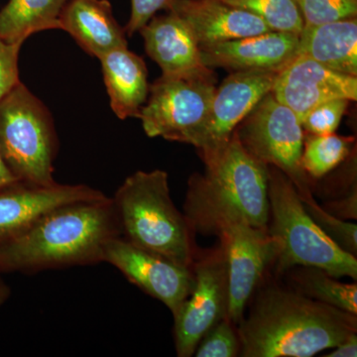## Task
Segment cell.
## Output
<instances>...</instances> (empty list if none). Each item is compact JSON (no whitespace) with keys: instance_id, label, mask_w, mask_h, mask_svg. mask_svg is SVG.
Here are the masks:
<instances>
[{"instance_id":"6da1fadb","label":"cell","mask_w":357,"mask_h":357,"mask_svg":"<svg viewBox=\"0 0 357 357\" xmlns=\"http://www.w3.org/2000/svg\"><path fill=\"white\" fill-rule=\"evenodd\" d=\"M356 316L293 288L268 286L238 324L239 356H316L357 333Z\"/></svg>"},{"instance_id":"7a4b0ae2","label":"cell","mask_w":357,"mask_h":357,"mask_svg":"<svg viewBox=\"0 0 357 357\" xmlns=\"http://www.w3.org/2000/svg\"><path fill=\"white\" fill-rule=\"evenodd\" d=\"M117 236L121 231L112 198L64 204L0 244V274L96 264Z\"/></svg>"},{"instance_id":"3957f363","label":"cell","mask_w":357,"mask_h":357,"mask_svg":"<svg viewBox=\"0 0 357 357\" xmlns=\"http://www.w3.org/2000/svg\"><path fill=\"white\" fill-rule=\"evenodd\" d=\"M203 161L206 172L190 178L183 213L194 234H213L220 222L232 220L268 229V166L249 154L234 132Z\"/></svg>"},{"instance_id":"277c9868","label":"cell","mask_w":357,"mask_h":357,"mask_svg":"<svg viewBox=\"0 0 357 357\" xmlns=\"http://www.w3.org/2000/svg\"><path fill=\"white\" fill-rule=\"evenodd\" d=\"M112 199L124 239L192 268L197 255L195 234L174 204L165 171H137L124 180Z\"/></svg>"},{"instance_id":"5b68a950","label":"cell","mask_w":357,"mask_h":357,"mask_svg":"<svg viewBox=\"0 0 357 357\" xmlns=\"http://www.w3.org/2000/svg\"><path fill=\"white\" fill-rule=\"evenodd\" d=\"M268 231L276 244L279 273L294 267H316L335 278L356 280L357 259L319 229L307 213L297 188L282 171L268 166Z\"/></svg>"},{"instance_id":"8992f818","label":"cell","mask_w":357,"mask_h":357,"mask_svg":"<svg viewBox=\"0 0 357 357\" xmlns=\"http://www.w3.org/2000/svg\"><path fill=\"white\" fill-rule=\"evenodd\" d=\"M57 135L44 103L20 83L0 102V154L16 178L55 184Z\"/></svg>"},{"instance_id":"52a82bcc","label":"cell","mask_w":357,"mask_h":357,"mask_svg":"<svg viewBox=\"0 0 357 357\" xmlns=\"http://www.w3.org/2000/svg\"><path fill=\"white\" fill-rule=\"evenodd\" d=\"M234 133L249 154L285 174L301 199L312 197L309 176L301 165L305 140L302 123L272 91L263 96Z\"/></svg>"},{"instance_id":"ba28073f","label":"cell","mask_w":357,"mask_h":357,"mask_svg":"<svg viewBox=\"0 0 357 357\" xmlns=\"http://www.w3.org/2000/svg\"><path fill=\"white\" fill-rule=\"evenodd\" d=\"M217 79L161 76L150 86L139 119L149 137L191 144L206 121Z\"/></svg>"},{"instance_id":"9c48e42d","label":"cell","mask_w":357,"mask_h":357,"mask_svg":"<svg viewBox=\"0 0 357 357\" xmlns=\"http://www.w3.org/2000/svg\"><path fill=\"white\" fill-rule=\"evenodd\" d=\"M192 272L191 292L173 316L178 357L195 356L202 338L227 317L229 274L222 246L196 255Z\"/></svg>"},{"instance_id":"30bf717a","label":"cell","mask_w":357,"mask_h":357,"mask_svg":"<svg viewBox=\"0 0 357 357\" xmlns=\"http://www.w3.org/2000/svg\"><path fill=\"white\" fill-rule=\"evenodd\" d=\"M213 234L225 251L229 274L227 318L238 325L249 299L274 262L276 244L268 229H258L243 220L220 222Z\"/></svg>"},{"instance_id":"8fae6325","label":"cell","mask_w":357,"mask_h":357,"mask_svg":"<svg viewBox=\"0 0 357 357\" xmlns=\"http://www.w3.org/2000/svg\"><path fill=\"white\" fill-rule=\"evenodd\" d=\"M279 72H234L217 88L206 121L192 145L204 160L225 146L238 124L258 102L272 91Z\"/></svg>"},{"instance_id":"7c38bea8","label":"cell","mask_w":357,"mask_h":357,"mask_svg":"<svg viewBox=\"0 0 357 357\" xmlns=\"http://www.w3.org/2000/svg\"><path fill=\"white\" fill-rule=\"evenodd\" d=\"M109 263L143 292L165 305L173 316L187 299L192 286V268L138 248L122 236L110 239L103 249Z\"/></svg>"},{"instance_id":"4fadbf2b","label":"cell","mask_w":357,"mask_h":357,"mask_svg":"<svg viewBox=\"0 0 357 357\" xmlns=\"http://www.w3.org/2000/svg\"><path fill=\"white\" fill-rule=\"evenodd\" d=\"M88 185H37L17 181L0 188V244L24 231L49 211L77 202L107 198Z\"/></svg>"},{"instance_id":"5bb4252c","label":"cell","mask_w":357,"mask_h":357,"mask_svg":"<svg viewBox=\"0 0 357 357\" xmlns=\"http://www.w3.org/2000/svg\"><path fill=\"white\" fill-rule=\"evenodd\" d=\"M272 93L302 123L321 103L335 98L356 102L357 77L340 74L312 59L297 56L279 72Z\"/></svg>"},{"instance_id":"9a60e30c","label":"cell","mask_w":357,"mask_h":357,"mask_svg":"<svg viewBox=\"0 0 357 357\" xmlns=\"http://www.w3.org/2000/svg\"><path fill=\"white\" fill-rule=\"evenodd\" d=\"M145 51L162 70V76L178 79L213 77L204 64L199 44L191 28L180 16L168 11L154 16L139 30Z\"/></svg>"},{"instance_id":"2e32d148","label":"cell","mask_w":357,"mask_h":357,"mask_svg":"<svg viewBox=\"0 0 357 357\" xmlns=\"http://www.w3.org/2000/svg\"><path fill=\"white\" fill-rule=\"evenodd\" d=\"M298 36L293 33L270 31L255 36L203 45L202 59L206 67L229 72L264 70L280 72L297 57Z\"/></svg>"},{"instance_id":"e0dca14e","label":"cell","mask_w":357,"mask_h":357,"mask_svg":"<svg viewBox=\"0 0 357 357\" xmlns=\"http://www.w3.org/2000/svg\"><path fill=\"white\" fill-rule=\"evenodd\" d=\"M169 10L189 25L199 46L273 31L255 14L220 0H174Z\"/></svg>"},{"instance_id":"ac0fdd59","label":"cell","mask_w":357,"mask_h":357,"mask_svg":"<svg viewBox=\"0 0 357 357\" xmlns=\"http://www.w3.org/2000/svg\"><path fill=\"white\" fill-rule=\"evenodd\" d=\"M59 21L60 29L93 57L128 47L126 29L115 20L109 0H69Z\"/></svg>"},{"instance_id":"d6986e66","label":"cell","mask_w":357,"mask_h":357,"mask_svg":"<svg viewBox=\"0 0 357 357\" xmlns=\"http://www.w3.org/2000/svg\"><path fill=\"white\" fill-rule=\"evenodd\" d=\"M98 60L115 115L119 119H139L150 88L144 60L128 50V47L110 51Z\"/></svg>"},{"instance_id":"ffe728a7","label":"cell","mask_w":357,"mask_h":357,"mask_svg":"<svg viewBox=\"0 0 357 357\" xmlns=\"http://www.w3.org/2000/svg\"><path fill=\"white\" fill-rule=\"evenodd\" d=\"M297 56L328 69L357 77V20L304 26L298 36Z\"/></svg>"},{"instance_id":"44dd1931","label":"cell","mask_w":357,"mask_h":357,"mask_svg":"<svg viewBox=\"0 0 357 357\" xmlns=\"http://www.w3.org/2000/svg\"><path fill=\"white\" fill-rule=\"evenodd\" d=\"M69 0H9L0 10V39L23 44L33 34L60 29L61 13Z\"/></svg>"},{"instance_id":"7402d4cb","label":"cell","mask_w":357,"mask_h":357,"mask_svg":"<svg viewBox=\"0 0 357 357\" xmlns=\"http://www.w3.org/2000/svg\"><path fill=\"white\" fill-rule=\"evenodd\" d=\"M294 290L342 311L357 314L356 283H342L316 267L290 269Z\"/></svg>"},{"instance_id":"603a6c76","label":"cell","mask_w":357,"mask_h":357,"mask_svg":"<svg viewBox=\"0 0 357 357\" xmlns=\"http://www.w3.org/2000/svg\"><path fill=\"white\" fill-rule=\"evenodd\" d=\"M354 143L351 136L335 133L305 136L301 165L309 177H324L349 157Z\"/></svg>"},{"instance_id":"cb8c5ba5","label":"cell","mask_w":357,"mask_h":357,"mask_svg":"<svg viewBox=\"0 0 357 357\" xmlns=\"http://www.w3.org/2000/svg\"><path fill=\"white\" fill-rule=\"evenodd\" d=\"M261 18L273 31L299 35L304 20L295 0H220Z\"/></svg>"},{"instance_id":"d4e9b609","label":"cell","mask_w":357,"mask_h":357,"mask_svg":"<svg viewBox=\"0 0 357 357\" xmlns=\"http://www.w3.org/2000/svg\"><path fill=\"white\" fill-rule=\"evenodd\" d=\"M305 208L319 229L345 252L357 256V225L326 211L312 197L302 199Z\"/></svg>"},{"instance_id":"484cf974","label":"cell","mask_w":357,"mask_h":357,"mask_svg":"<svg viewBox=\"0 0 357 357\" xmlns=\"http://www.w3.org/2000/svg\"><path fill=\"white\" fill-rule=\"evenodd\" d=\"M305 26H316L357 16V0H295Z\"/></svg>"},{"instance_id":"4316f807","label":"cell","mask_w":357,"mask_h":357,"mask_svg":"<svg viewBox=\"0 0 357 357\" xmlns=\"http://www.w3.org/2000/svg\"><path fill=\"white\" fill-rule=\"evenodd\" d=\"M225 318L206 333L197 347V357H234L241 352L238 331Z\"/></svg>"},{"instance_id":"83f0119b","label":"cell","mask_w":357,"mask_h":357,"mask_svg":"<svg viewBox=\"0 0 357 357\" xmlns=\"http://www.w3.org/2000/svg\"><path fill=\"white\" fill-rule=\"evenodd\" d=\"M351 100L335 98L314 107L302 121L304 131L310 135H328L335 133Z\"/></svg>"},{"instance_id":"f1b7e54d","label":"cell","mask_w":357,"mask_h":357,"mask_svg":"<svg viewBox=\"0 0 357 357\" xmlns=\"http://www.w3.org/2000/svg\"><path fill=\"white\" fill-rule=\"evenodd\" d=\"M22 45L0 39V102L21 83L18 61Z\"/></svg>"},{"instance_id":"f546056e","label":"cell","mask_w":357,"mask_h":357,"mask_svg":"<svg viewBox=\"0 0 357 357\" xmlns=\"http://www.w3.org/2000/svg\"><path fill=\"white\" fill-rule=\"evenodd\" d=\"M174 0H131V14L128 25L124 28L126 34L132 36L139 32L159 10H169Z\"/></svg>"},{"instance_id":"4dcf8cb0","label":"cell","mask_w":357,"mask_h":357,"mask_svg":"<svg viewBox=\"0 0 357 357\" xmlns=\"http://www.w3.org/2000/svg\"><path fill=\"white\" fill-rule=\"evenodd\" d=\"M357 356V335L354 333L344 340L342 344L333 349L325 357H356Z\"/></svg>"},{"instance_id":"1f68e13d","label":"cell","mask_w":357,"mask_h":357,"mask_svg":"<svg viewBox=\"0 0 357 357\" xmlns=\"http://www.w3.org/2000/svg\"><path fill=\"white\" fill-rule=\"evenodd\" d=\"M17 181L20 180L11 172L10 169L6 165V161L0 154V188L13 184V183L17 182Z\"/></svg>"},{"instance_id":"d6a6232c","label":"cell","mask_w":357,"mask_h":357,"mask_svg":"<svg viewBox=\"0 0 357 357\" xmlns=\"http://www.w3.org/2000/svg\"><path fill=\"white\" fill-rule=\"evenodd\" d=\"M11 290L9 286L7 285L6 282L2 280L0 277V307L3 306L7 302V300L10 298Z\"/></svg>"}]
</instances>
